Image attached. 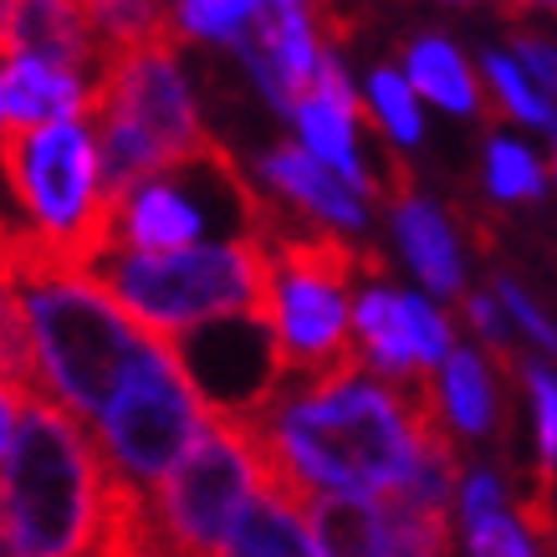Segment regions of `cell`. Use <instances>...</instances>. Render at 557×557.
Here are the masks:
<instances>
[{"label":"cell","mask_w":557,"mask_h":557,"mask_svg":"<svg viewBox=\"0 0 557 557\" xmlns=\"http://www.w3.org/2000/svg\"><path fill=\"white\" fill-rule=\"evenodd\" d=\"M271 486L292 496H384L414 471L424 430L445 420L430 379L388 388L363 369L282 384L246 414Z\"/></svg>","instance_id":"6da1fadb"},{"label":"cell","mask_w":557,"mask_h":557,"mask_svg":"<svg viewBox=\"0 0 557 557\" xmlns=\"http://www.w3.org/2000/svg\"><path fill=\"white\" fill-rule=\"evenodd\" d=\"M0 261L11 267L26 302L47 394L72 414L98 420L134 363L159 343V333L144 327L92 267H67L41 251L32 225L0 246Z\"/></svg>","instance_id":"7a4b0ae2"},{"label":"cell","mask_w":557,"mask_h":557,"mask_svg":"<svg viewBox=\"0 0 557 557\" xmlns=\"http://www.w3.org/2000/svg\"><path fill=\"white\" fill-rule=\"evenodd\" d=\"M113 486L119 475L83 420L51 394L26 399L0 471L21 557H98L113 522Z\"/></svg>","instance_id":"3957f363"},{"label":"cell","mask_w":557,"mask_h":557,"mask_svg":"<svg viewBox=\"0 0 557 557\" xmlns=\"http://www.w3.org/2000/svg\"><path fill=\"white\" fill-rule=\"evenodd\" d=\"M98 276L164 343L200 333L210 322H271L267 231H236L215 246L195 240L185 251L102 256Z\"/></svg>","instance_id":"277c9868"},{"label":"cell","mask_w":557,"mask_h":557,"mask_svg":"<svg viewBox=\"0 0 557 557\" xmlns=\"http://www.w3.org/2000/svg\"><path fill=\"white\" fill-rule=\"evenodd\" d=\"M98 159L108 200L119 205L138 180L159 170H180L189 159H205L215 138L205 134L189 77L180 67L174 36L144 41V47L108 51L98 72Z\"/></svg>","instance_id":"5b68a950"},{"label":"cell","mask_w":557,"mask_h":557,"mask_svg":"<svg viewBox=\"0 0 557 557\" xmlns=\"http://www.w3.org/2000/svg\"><path fill=\"white\" fill-rule=\"evenodd\" d=\"M0 180L26 210V225L47 256L67 261V267H98L119 246L113 236L119 205L108 200L98 128H87V119L5 128Z\"/></svg>","instance_id":"8992f818"},{"label":"cell","mask_w":557,"mask_h":557,"mask_svg":"<svg viewBox=\"0 0 557 557\" xmlns=\"http://www.w3.org/2000/svg\"><path fill=\"white\" fill-rule=\"evenodd\" d=\"M271 251V338L282 358V384L297 379H333L363 369L354 343V307L348 276L358 256L348 240L322 231H282L267 225Z\"/></svg>","instance_id":"52a82bcc"},{"label":"cell","mask_w":557,"mask_h":557,"mask_svg":"<svg viewBox=\"0 0 557 557\" xmlns=\"http://www.w3.org/2000/svg\"><path fill=\"white\" fill-rule=\"evenodd\" d=\"M261 486H267V460L251 420L236 409H210L185 460L149 496L164 553L215 557Z\"/></svg>","instance_id":"ba28073f"},{"label":"cell","mask_w":557,"mask_h":557,"mask_svg":"<svg viewBox=\"0 0 557 557\" xmlns=\"http://www.w3.org/2000/svg\"><path fill=\"white\" fill-rule=\"evenodd\" d=\"M210 420V405L195 388L189 369L180 363L174 343H153L149 354L134 363V373L119 384L98 420V445L108 466L128 481V486L149 491L185 460L195 435Z\"/></svg>","instance_id":"9c48e42d"},{"label":"cell","mask_w":557,"mask_h":557,"mask_svg":"<svg viewBox=\"0 0 557 557\" xmlns=\"http://www.w3.org/2000/svg\"><path fill=\"white\" fill-rule=\"evenodd\" d=\"M205 225H210V215L189 195L180 170H159L149 180H138L113 210V236L128 251H185L205 236Z\"/></svg>","instance_id":"30bf717a"},{"label":"cell","mask_w":557,"mask_h":557,"mask_svg":"<svg viewBox=\"0 0 557 557\" xmlns=\"http://www.w3.org/2000/svg\"><path fill=\"white\" fill-rule=\"evenodd\" d=\"M261 180H267L287 205H297L302 215L322 220V225H338V231H363L369 210L348 180L333 164H322L318 153H307L302 144H276L261 153Z\"/></svg>","instance_id":"8fae6325"},{"label":"cell","mask_w":557,"mask_h":557,"mask_svg":"<svg viewBox=\"0 0 557 557\" xmlns=\"http://www.w3.org/2000/svg\"><path fill=\"white\" fill-rule=\"evenodd\" d=\"M92 102H98V77L47 62V57H32V51H5V113H11V128L87 119Z\"/></svg>","instance_id":"7c38bea8"},{"label":"cell","mask_w":557,"mask_h":557,"mask_svg":"<svg viewBox=\"0 0 557 557\" xmlns=\"http://www.w3.org/2000/svg\"><path fill=\"white\" fill-rule=\"evenodd\" d=\"M5 51H32V57L87 72V77H98L108 62V47L92 32L83 0H21Z\"/></svg>","instance_id":"4fadbf2b"},{"label":"cell","mask_w":557,"mask_h":557,"mask_svg":"<svg viewBox=\"0 0 557 557\" xmlns=\"http://www.w3.org/2000/svg\"><path fill=\"white\" fill-rule=\"evenodd\" d=\"M215 557H322V542L312 532L302 496L267 481L251 496V507L240 511V522L231 527V537Z\"/></svg>","instance_id":"5bb4252c"},{"label":"cell","mask_w":557,"mask_h":557,"mask_svg":"<svg viewBox=\"0 0 557 557\" xmlns=\"http://www.w3.org/2000/svg\"><path fill=\"white\" fill-rule=\"evenodd\" d=\"M292 123H297V138H302L307 153L333 164L358 195H373V174L363 170V153H358V98L307 87L292 108Z\"/></svg>","instance_id":"9a60e30c"},{"label":"cell","mask_w":557,"mask_h":557,"mask_svg":"<svg viewBox=\"0 0 557 557\" xmlns=\"http://www.w3.org/2000/svg\"><path fill=\"white\" fill-rule=\"evenodd\" d=\"M354 338L363 363L394 379V384H409V379H424V363L414 354V338H409L405 322V297L388 287H369L354 302Z\"/></svg>","instance_id":"2e32d148"},{"label":"cell","mask_w":557,"mask_h":557,"mask_svg":"<svg viewBox=\"0 0 557 557\" xmlns=\"http://www.w3.org/2000/svg\"><path fill=\"white\" fill-rule=\"evenodd\" d=\"M394 236L405 246L409 267L430 292L440 297H456L460 292V251L456 236L430 200H414V195H399L394 200Z\"/></svg>","instance_id":"e0dca14e"},{"label":"cell","mask_w":557,"mask_h":557,"mask_svg":"<svg viewBox=\"0 0 557 557\" xmlns=\"http://www.w3.org/2000/svg\"><path fill=\"white\" fill-rule=\"evenodd\" d=\"M322 557H394L384 517L369 496H312L307 502Z\"/></svg>","instance_id":"ac0fdd59"},{"label":"cell","mask_w":557,"mask_h":557,"mask_svg":"<svg viewBox=\"0 0 557 557\" xmlns=\"http://www.w3.org/2000/svg\"><path fill=\"white\" fill-rule=\"evenodd\" d=\"M405 77L414 83L420 98H430L445 113H475L481 108V87L471 77V62L460 57L445 36H420L405 51Z\"/></svg>","instance_id":"d6986e66"},{"label":"cell","mask_w":557,"mask_h":557,"mask_svg":"<svg viewBox=\"0 0 557 557\" xmlns=\"http://www.w3.org/2000/svg\"><path fill=\"white\" fill-rule=\"evenodd\" d=\"M373 507L384 517L394 557H445L450 553V507L424 502V496H414V491H405V486L373 496Z\"/></svg>","instance_id":"ffe728a7"},{"label":"cell","mask_w":557,"mask_h":557,"mask_svg":"<svg viewBox=\"0 0 557 557\" xmlns=\"http://www.w3.org/2000/svg\"><path fill=\"white\" fill-rule=\"evenodd\" d=\"M440 405L445 420L456 424L460 435H486L496 420V394H491V373L471 348H450L445 369H440Z\"/></svg>","instance_id":"44dd1931"},{"label":"cell","mask_w":557,"mask_h":557,"mask_svg":"<svg viewBox=\"0 0 557 557\" xmlns=\"http://www.w3.org/2000/svg\"><path fill=\"white\" fill-rule=\"evenodd\" d=\"M0 379L16 384L26 399L47 394V379H41V363H36L32 322H26V302H21V287L5 261H0Z\"/></svg>","instance_id":"7402d4cb"},{"label":"cell","mask_w":557,"mask_h":557,"mask_svg":"<svg viewBox=\"0 0 557 557\" xmlns=\"http://www.w3.org/2000/svg\"><path fill=\"white\" fill-rule=\"evenodd\" d=\"M271 0H174V36L236 51L267 21Z\"/></svg>","instance_id":"603a6c76"},{"label":"cell","mask_w":557,"mask_h":557,"mask_svg":"<svg viewBox=\"0 0 557 557\" xmlns=\"http://www.w3.org/2000/svg\"><path fill=\"white\" fill-rule=\"evenodd\" d=\"M87 21L108 51L144 47L159 36H174V5L170 0H83Z\"/></svg>","instance_id":"cb8c5ba5"},{"label":"cell","mask_w":557,"mask_h":557,"mask_svg":"<svg viewBox=\"0 0 557 557\" xmlns=\"http://www.w3.org/2000/svg\"><path fill=\"white\" fill-rule=\"evenodd\" d=\"M481 67H486V83L496 87V98H502V108H507L511 119L532 123V128H542V134L557 138V108H553V98L532 87V77H527L522 62H511L507 51H486V57H481Z\"/></svg>","instance_id":"d4e9b609"},{"label":"cell","mask_w":557,"mask_h":557,"mask_svg":"<svg viewBox=\"0 0 557 557\" xmlns=\"http://www.w3.org/2000/svg\"><path fill=\"white\" fill-rule=\"evenodd\" d=\"M369 108L373 119H379V128H384L394 144H420L424 134V119H420V92H414V83H409L405 72L394 67H379L369 77Z\"/></svg>","instance_id":"484cf974"},{"label":"cell","mask_w":557,"mask_h":557,"mask_svg":"<svg viewBox=\"0 0 557 557\" xmlns=\"http://www.w3.org/2000/svg\"><path fill=\"white\" fill-rule=\"evenodd\" d=\"M486 185L496 200H537L547 180H542L537 153L511 144V138H491L486 149Z\"/></svg>","instance_id":"4316f807"},{"label":"cell","mask_w":557,"mask_h":557,"mask_svg":"<svg viewBox=\"0 0 557 557\" xmlns=\"http://www.w3.org/2000/svg\"><path fill=\"white\" fill-rule=\"evenodd\" d=\"M522 379L532 388V405H537V456H542V486L553 481L557 466V379L537 363H522Z\"/></svg>","instance_id":"83f0119b"},{"label":"cell","mask_w":557,"mask_h":557,"mask_svg":"<svg viewBox=\"0 0 557 557\" xmlns=\"http://www.w3.org/2000/svg\"><path fill=\"white\" fill-rule=\"evenodd\" d=\"M466 542H471V557H532V542L507 511H486L466 522Z\"/></svg>","instance_id":"f1b7e54d"},{"label":"cell","mask_w":557,"mask_h":557,"mask_svg":"<svg viewBox=\"0 0 557 557\" xmlns=\"http://www.w3.org/2000/svg\"><path fill=\"white\" fill-rule=\"evenodd\" d=\"M399 297H405V322H409V338H414L420 363H424V369L445 363V358H450V322L440 318L424 297H409V292H399Z\"/></svg>","instance_id":"f546056e"},{"label":"cell","mask_w":557,"mask_h":557,"mask_svg":"<svg viewBox=\"0 0 557 557\" xmlns=\"http://www.w3.org/2000/svg\"><path fill=\"white\" fill-rule=\"evenodd\" d=\"M496 302L507 307V318L517 322V327H522L527 338H537L542 348H553V358H557V327H553L547 318H542L537 307L527 302V292L517 287V282H502V292H496Z\"/></svg>","instance_id":"4dcf8cb0"},{"label":"cell","mask_w":557,"mask_h":557,"mask_svg":"<svg viewBox=\"0 0 557 557\" xmlns=\"http://www.w3.org/2000/svg\"><path fill=\"white\" fill-rule=\"evenodd\" d=\"M517 62L527 67V77H537V87L547 98H557V47L542 36H517Z\"/></svg>","instance_id":"1f68e13d"},{"label":"cell","mask_w":557,"mask_h":557,"mask_svg":"<svg viewBox=\"0 0 557 557\" xmlns=\"http://www.w3.org/2000/svg\"><path fill=\"white\" fill-rule=\"evenodd\" d=\"M486 511H502V481L491 471H475L460 481V517L475 522V517H486Z\"/></svg>","instance_id":"d6a6232c"},{"label":"cell","mask_w":557,"mask_h":557,"mask_svg":"<svg viewBox=\"0 0 557 557\" xmlns=\"http://www.w3.org/2000/svg\"><path fill=\"white\" fill-rule=\"evenodd\" d=\"M466 318H471V322H475V333H481V338H486L491 348H496V358H502V363H511L507 322H502L496 302H491V297H471V302H466Z\"/></svg>","instance_id":"836d02e7"},{"label":"cell","mask_w":557,"mask_h":557,"mask_svg":"<svg viewBox=\"0 0 557 557\" xmlns=\"http://www.w3.org/2000/svg\"><path fill=\"white\" fill-rule=\"evenodd\" d=\"M21 409H26V394L16 384L0 379V471H5V456L16 445V430H21Z\"/></svg>","instance_id":"e575fe53"},{"label":"cell","mask_w":557,"mask_h":557,"mask_svg":"<svg viewBox=\"0 0 557 557\" xmlns=\"http://www.w3.org/2000/svg\"><path fill=\"white\" fill-rule=\"evenodd\" d=\"M0 557H21L16 532H11V511H5V491H0Z\"/></svg>","instance_id":"d590c367"},{"label":"cell","mask_w":557,"mask_h":557,"mask_svg":"<svg viewBox=\"0 0 557 557\" xmlns=\"http://www.w3.org/2000/svg\"><path fill=\"white\" fill-rule=\"evenodd\" d=\"M21 0H0V57H5V41H11V21H16Z\"/></svg>","instance_id":"8d00e7d4"},{"label":"cell","mask_w":557,"mask_h":557,"mask_svg":"<svg viewBox=\"0 0 557 557\" xmlns=\"http://www.w3.org/2000/svg\"><path fill=\"white\" fill-rule=\"evenodd\" d=\"M11 128V113H5V67H0V138Z\"/></svg>","instance_id":"74e56055"},{"label":"cell","mask_w":557,"mask_h":557,"mask_svg":"<svg viewBox=\"0 0 557 557\" xmlns=\"http://www.w3.org/2000/svg\"><path fill=\"white\" fill-rule=\"evenodd\" d=\"M297 5H307V0H271V11H297Z\"/></svg>","instance_id":"f35d334b"},{"label":"cell","mask_w":557,"mask_h":557,"mask_svg":"<svg viewBox=\"0 0 557 557\" xmlns=\"http://www.w3.org/2000/svg\"><path fill=\"white\" fill-rule=\"evenodd\" d=\"M522 5H553V11H557V0H522Z\"/></svg>","instance_id":"ab89813d"}]
</instances>
